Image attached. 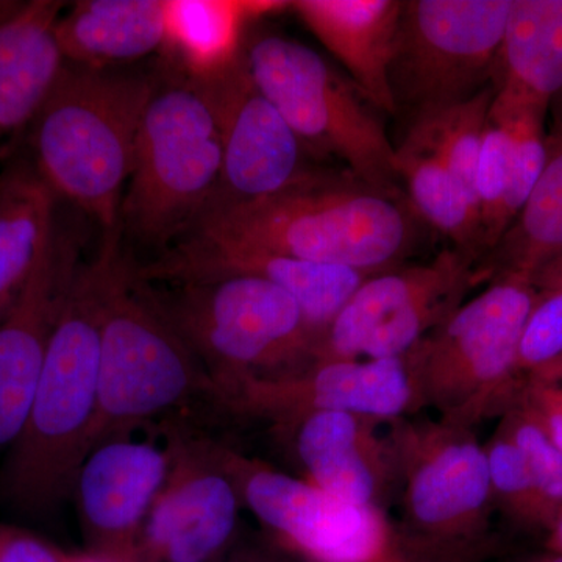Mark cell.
Wrapping results in <instances>:
<instances>
[{
  "label": "cell",
  "mask_w": 562,
  "mask_h": 562,
  "mask_svg": "<svg viewBox=\"0 0 562 562\" xmlns=\"http://www.w3.org/2000/svg\"><path fill=\"white\" fill-rule=\"evenodd\" d=\"M122 233L102 236L83 260L52 336L31 412L0 468V502L31 519H46L70 498L90 453L98 409L103 299Z\"/></svg>",
  "instance_id": "6da1fadb"
},
{
  "label": "cell",
  "mask_w": 562,
  "mask_h": 562,
  "mask_svg": "<svg viewBox=\"0 0 562 562\" xmlns=\"http://www.w3.org/2000/svg\"><path fill=\"white\" fill-rule=\"evenodd\" d=\"M416 236L412 210L398 195L321 171L269 198L209 214L183 238L375 276L394 269Z\"/></svg>",
  "instance_id": "7a4b0ae2"
},
{
  "label": "cell",
  "mask_w": 562,
  "mask_h": 562,
  "mask_svg": "<svg viewBox=\"0 0 562 562\" xmlns=\"http://www.w3.org/2000/svg\"><path fill=\"white\" fill-rule=\"evenodd\" d=\"M160 81L66 61L22 147L63 205L94 222L102 236L122 232L136 136Z\"/></svg>",
  "instance_id": "3957f363"
},
{
  "label": "cell",
  "mask_w": 562,
  "mask_h": 562,
  "mask_svg": "<svg viewBox=\"0 0 562 562\" xmlns=\"http://www.w3.org/2000/svg\"><path fill=\"white\" fill-rule=\"evenodd\" d=\"M192 402L220 408L209 373L166 319L150 284L140 279L121 241L103 299L98 409L90 452Z\"/></svg>",
  "instance_id": "277c9868"
},
{
  "label": "cell",
  "mask_w": 562,
  "mask_h": 562,
  "mask_svg": "<svg viewBox=\"0 0 562 562\" xmlns=\"http://www.w3.org/2000/svg\"><path fill=\"white\" fill-rule=\"evenodd\" d=\"M536 299L530 280L498 277L428 333L403 357L417 406H431L439 422L465 430L505 413L525 383L517 355Z\"/></svg>",
  "instance_id": "5b68a950"
},
{
  "label": "cell",
  "mask_w": 562,
  "mask_h": 562,
  "mask_svg": "<svg viewBox=\"0 0 562 562\" xmlns=\"http://www.w3.org/2000/svg\"><path fill=\"white\" fill-rule=\"evenodd\" d=\"M222 147L209 99L169 72L140 120L121 209L122 233L166 250L201 221L221 176Z\"/></svg>",
  "instance_id": "8992f818"
},
{
  "label": "cell",
  "mask_w": 562,
  "mask_h": 562,
  "mask_svg": "<svg viewBox=\"0 0 562 562\" xmlns=\"http://www.w3.org/2000/svg\"><path fill=\"white\" fill-rule=\"evenodd\" d=\"M149 284L216 391L244 376L286 375L316 361L319 336L297 302L269 281L233 276L162 291Z\"/></svg>",
  "instance_id": "52a82bcc"
},
{
  "label": "cell",
  "mask_w": 562,
  "mask_h": 562,
  "mask_svg": "<svg viewBox=\"0 0 562 562\" xmlns=\"http://www.w3.org/2000/svg\"><path fill=\"white\" fill-rule=\"evenodd\" d=\"M244 57L310 157L338 158L355 179L401 194L395 147L375 106L322 55L279 33L249 32Z\"/></svg>",
  "instance_id": "ba28073f"
},
{
  "label": "cell",
  "mask_w": 562,
  "mask_h": 562,
  "mask_svg": "<svg viewBox=\"0 0 562 562\" xmlns=\"http://www.w3.org/2000/svg\"><path fill=\"white\" fill-rule=\"evenodd\" d=\"M391 442L402 482L395 549L441 560L482 541L494 495L486 450L472 430L439 420L397 425Z\"/></svg>",
  "instance_id": "9c48e42d"
},
{
  "label": "cell",
  "mask_w": 562,
  "mask_h": 562,
  "mask_svg": "<svg viewBox=\"0 0 562 562\" xmlns=\"http://www.w3.org/2000/svg\"><path fill=\"white\" fill-rule=\"evenodd\" d=\"M513 0H406L391 63L395 109L413 120L491 87Z\"/></svg>",
  "instance_id": "30bf717a"
},
{
  "label": "cell",
  "mask_w": 562,
  "mask_h": 562,
  "mask_svg": "<svg viewBox=\"0 0 562 562\" xmlns=\"http://www.w3.org/2000/svg\"><path fill=\"white\" fill-rule=\"evenodd\" d=\"M480 281L476 261L446 249L425 265L369 277L317 347V360L403 358L461 305Z\"/></svg>",
  "instance_id": "8fae6325"
},
{
  "label": "cell",
  "mask_w": 562,
  "mask_h": 562,
  "mask_svg": "<svg viewBox=\"0 0 562 562\" xmlns=\"http://www.w3.org/2000/svg\"><path fill=\"white\" fill-rule=\"evenodd\" d=\"M214 454L249 509L283 546L308 562H392L395 546L383 512L350 505L213 441Z\"/></svg>",
  "instance_id": "7c38bea8"
},
{
  "label": "cell",
  "mask_w": 562,
  "mask_h": 562,
  "mask_svg": "<svg viewBox=\"0 0 562 562\" xmlns=\"http://www.w3.org/2000/svg\"><path fill=\"white\" fill-rule=\"evenodd\" d=\"M168 479L151 506L136 562H222L235 550L243 502L213 441L169 425Z\"/></svg>",
  "instance_id": "4fadbf2b"
},
{
  "label": "cell",
  "mask_w": 562,
  "mask_h": 562,
  "mask_svg": "<svg viewBox=\"0 0 562 562\" xmlns=\"http://www.w3.org/2000/svg\"><path fill=\"white\" fill-rule=\"evenodd\" d=\"M198 85L216 117L222 147L220 180L201 220L269 198L321 172L310 165L308 151L255 83L244 55L217 79Z\"/></svg>",
  "instance_id": "5bb4252c"
},
{
  "label": "cell",
  "mask_w": 562,
  "mask_h": 562,
  "mask_svg": "<svg viewBox=\"0 0 562 562\" xmlns=\"http://www.w3.org/2000/svg\"><path fill=\"white\" fill-rule=\"evenodd\" d=\"M217 395L222 412L271 420L280 428L324 412L395 420L417 406L405 358L317 360L286 375L244 376Z\"/></svg>",
  "instance_id": "9a60e30c"
},
{
  "label": "cell",
  "mask_w": 562,
  "mask_h": 562,
  "mask_svg": "<svg viewBox=\"0 0 562 562\" xmlns=\"http://www.w3.org/2000/svg\"><path fill=\"white\" fill-rule=\"evenodd\" d=\"M83 220L61 206L31 279L0 322V452L13 446L31 412L52 336L85 260Z\"/></svg>",
  "instance_id": "2e32d148"
},
{
  "label": "cell",
  "mask_w": 562,
  "mask_h": 562,
  "mask_svg": "<svg viewBox=\"0 0 562 562\" xmlns=\"http://www.w3.org/2000/svg\"><path fill=\"white\" fill-rule=\"evenodd\" d=\"M168 472L166 446L125 436L91 450L70 494L87 554L102 562H136L140 532Z\"/></svg>",
  "instance_id": "e0dca14e"
},
{
  "label": "cell",
  "mask_w": 562,
  "mask_h": 562,
  "mask_svg": "<svg viewBox=\"0 0 562 562\" xmlns=\"http://www.w3.org/2000/svg\"><path fill=\"white\" fill-rule=\"evenodd\" d=\"M136 272L149 283L166 284L233 276L257 277L288 292L321 339L351 295L372 277L344 266L322 265L246 247L214 246L190 238L179 239L147 265H136Z\"/></svg>",
  "instance_id": "ac0fdd59"
},
{
  "label": "cell",
  "mask_w": 562,
  "mask_h": 562,
  "mask_svg": "<svg viewBox=\"0 0 562 562\" xmlns=\"http://www.w3.org/2000/svg\"><path fill=\"white\" fill-rule=\"evenodd\" d=\"M379 419L358 414H308L283 427L308 482L350 503L382 512V501L395 480L392 442L376 435Z\"/></svg>",
  "instance_id": "d6986e66"
},
{
  "label": "cell",
  "mask_w": 562,
  "mask_h": 562,
  "mask_svg": "<svg viewBox=\"0 0 562 562\" xmlns=\"http://www.w3.org/2000/svg\"><path fill=\"white\" fill-rule=\"evenodd\" d=\"M66 3L31 0L0 22V168L24 147L63 68L55 24Z\"/></svg>",
  "instance_id": "ffe728a7"
},
{
  "label": "cell",
  "mask_w": 562,
  "mask_h": 562,
  "mask_svg": "<svg viewBox=\"0 0 562 562\" xmlns=\"http://www.w3.org/2000/svg\"><path fill=\"white\" fill-rule=\"evenodd\" d=\"M299 20L349 72L361 94L387 114H397L391 63L401 22L398 0H297Z\"/></svg>",
  "instance_id": "44dd1931"
},
{
  "label": "cell",
  "mask_w": 562,
  "mask_h": 562,
  "mask_svg": "<svg viewBox=\"0 0 562 562\" xmlns=\"http://www.w3.org/2000/svg\"><path fill=\"white\" fill-rule=\"evenodd\" d=\"M290 2L273 0H165L162 57L169 72L205 83L241 60L254 22Z\"/></svg>",
  "instance_id": "7402d4cb"
},
{
  "label": "cell",
  "mask_w": 562,
  "mask_h": 562,
  "mask_svg": "<svg viewBox=\"0 0 562 562\" xmlns=\"http://www.w3.org/2000/svg\"><path fill=\"white\" fill-rule=\"evenodd\" d=\"M165 0H80L55 24L63 57L90 68H121L161 50Z\"/></svg>",
  "instance_id": "603a6c76"
},
{
  "label": "cell",
  "mask_w": 562,
  "mask_h": 562,
  "mask_svg": "<svg viewBox=\"0 0 562 562\" xmlns=\"http://www.w3.org/2000/svg\"><path fill=\"white\" fill-rule=\"evenodd\" d=\"M61 206L24 151L0 168V322L31 279Z\"/></svg>",
  "instance_id": "cb8c5ba5"
},
{
  "label": "cell",
  "mask_w": 562,
  "mask_h": 562,
  "mask_svg": "<svg viewBox=\"0 0 562 562\" xmlns=\"http://www.w3.org/2000/svg\"><path fill=\"white\" fill-rule=\"evenodd\" d=\"M501 61L502 87L549 105L562 90V0H513Z\"/></svg>",
  "instance_id": "d4e9b609"
},
{
  "label": "cell",
  "mask_w": 562,
  "mask_h": 562,
  "mask_svg": "<svg viewBox=\"0 0 562 562\" xmlns=\"http://www.w3.org/2000/svg\"><path fill=\"white\" fill-rule=\"evenodd\" d=\"M562 255V147L547 160L516 220L476 265L480 280L532 276Z\"/></svg>",
  "instance_id": "484cf974"
},
{
  "label": "cell",
  "mask_w": 562,
  "mask_h": 562,
  "mask_svg": "<svg viewBox=\"0 0 562 562\" xmlns=\"http://www.w3.org/2000/svg\"><path fill=\"white\" fill-rule=\"evenodd\" d=\"M395 171L408 190L417 216L479 265L484 255L479 206L446 165L432 155L398 146Z\"/></svg>",
  "instance_id": "4316f807"
},
{
  "label": "cell",
  "mask_w": 562,
  "mask_h": 562,
  "mask_svg": "<svg viewBox=\"0 0 562 562\" xmlns=\"http://www.w3.org/2000/svg\"><path fill=\"white\" fill-rule=\"evenodd\" d=\"M495 91L491 85L471 99L417 116L401 144L442 161L475 202L476 161Z\"/></svg>",
  "instance_id": "83f0119b"
},
{
  "label": "cell",
  "mask_w": 562,
  "mask_h": 562,
  "mask_svg": "<svg viewBox=\"0 0 562 562\" xmlns=\"http://www.w3.org/2000/svg\"><path fill=\"white\" fill-rule=\"evenodd\" d=\"M547 106L502 85H498L492 101L491 113L506 125L512 143L509 184L503 209L506 231L530 198L549 160L543 133Z\"/></svg>",
  "instance_id": "f1b7e54d"
},
{
  "label": "cell",
  "mask_w": 562,
  "mask_h": 562,
  "mask_svg": "<svg viewBox=\"0 0 562 562\" xmlns=\"http://www.w3.org/2000/svg\"><path fill=\"white\" fill-rule=\"evenodd\" d=\"M486 450L494 503L525 527L549 530L550 519L519 447L498 427Z\"/></svg>",
  "instance_id": "f546056e"
},
{
  "label": "cell",
  "mask_w": 562,
  "mask_h": 562,
  "mask_svg": "<svg viewBox=\"0 0 562 562\" xmlns=\"http://www.w3.org/2000/svg\"><path fill=\"white\" fill-rule=\"evenodd\" d=\"M509 158L512 143L508 128L501 117L490 111L475 168V195L482 222L483 258L497 246L506 232L503 209L509 184Z\"/></svg>",
  "instance_id": "4dcf8cb0"
},
{
  "label": "cell",
  "mask_w": 562,
  "mask_h": 562,
  "mask_svg": "<svg viewBox=\"0 0 562 562\" xmlns=\"http://www.w3.org/2000/svg\"><path fill=\"white\" fill-rule=\"evenodd\" d=\"M502 416L501 425L522 452L552 527L562 512V452L517 398Z\"/></svg>",
  "instance_id": "1f68e13d"
},
{
  "label": "cell",
  "mask_w": 562,
  "mask_h": 562,
  "mask_svg": "<svg viewBox=\"0 0 562 562\" xmlns=\"http://www.w3.org/2000/svg\"><path fill=\"white\" fill-rule=\"evenodd\" d=\"M562 355V284L538 290L517 355V369L527 379Z\"/></svg>",
  "instance_id": "d6a6232c"
},
{
  "label": "cell",
  "mask_w": 562,
  "mask_h": 562,
  "mask_svg": "<svg viewBox=\"0 0 562 562\" xmlns=\"http://www.w3.org/2000/svg\"><path fill=\"white\" fill-rule=\"evenodd\" d=\"M517 402L541 425L562 452V383L525 379Z\"/></svg>",
  "instance_id": "836d02e7"
},
{
  "label": "cell",
  "mask_w": 562,
  "mask_h": 562,
  "mask_svg": "<svg viewBox=\"0 0 562 562\" xmlns=\"http://www.w3.org/2000/svg\"><path fill=\"white\" fill-rule=\"evenodd\" d=\"M0 562H69V554L31 530L0 524Z\"/></svg>",
  "instance_id": "e575fe53"
},
{
  "label": "cell",
  "mask_w": 562,
  "mask_h": 562,
  "mask_svg": "<svg viewBox=\"0 0 562 562\" xmlns=\"http://www.w3.org/2000/svg\"><path fill=\"white\" fill-rule=\"evenodd\" d=\"M531 283L536 290L554 286V284H562V255L558 257L557 260L550 261L549 265L539 269V271L532 276Z\"/></svg>",
  "instance_id": "d590c367"
},
{
  "label": "cell",
  "mask_w": 562,
  "mask_h": 562,
  "mask_svg": "<svg viewBox=\"0 0 562 562\" xmlns=\"http://www.w3.org/2000/svg\"><path fill=\"white\" fill-rule=\"evenodd\" d=\"M527 379L547 380V382H561L562 383V355L557 360L549 362L543 368L538 369L528 375Z\"/></svg>",
  "instance_id": "8d00e7d4"
},
{
  "label": "cell",
  "mask_w": 562,
  "mask_h": 562,
  "mask_svg": "<svg viewBox=\"0 0 562 562\" xmlns=\"http://www.w3.org/2000/svg\"><path fill=\"white\" fill-rule=\"evenodd\" d=\"M546 549L549 553L562 554V512L547 531Z\"/></svg>",
  "instance_id": "74e56055"
},
{
  "label": "cell",
  "mask_w": 562,
  "mask_h": 562,
  "mask_svg": "<svg viewBox=\"0 0 562 562\" xmlns=\"http://www.w3.org/2000/svg\"><path fill=\"white\" fill-rule=\"evenodd\" d=\"M222 562H291L288 560H283L280 557H271V554H260V553H236V550H233L227 558H225Z\"/></svg>",
  "instance_id": "f35d334b"
},
{
  "label": "cell",
  "mask_w": 562,
  "mask_h": 562,
  "mask_svg": "<svg viewBox=\"0 0 562 562\" xmlns=\"http://www.w3.org/2000/svg\"><path fill=\"white\" fill-rule=\"evenodd\" d=\"M21 5L22 2H14V0H0V22L10 18Z\"/></svg>",
  "instance_id": "ab89813d"
},
{
  "label": "cell",
  "mask_w": 562,
  "mask_h": 562,
  "mask_svg": "<svg viewBox=\"0 0 562 562\" xmlns=\"http://www.w3.org/2000/svg\"><path fill=\"white\" fill-rule=\"evenodd\" d=\"M525 562H562V554L549 553V554H546V557L535 558V560L525 561Z\"/></svg>",
  "instance_id": "60d3db41"
},
{
  "label": "cell",
  "mask_w": 562,
  "mask_h": 562,
  "mask_svg": "<svg viewBox=\"0 0 562 562\" xmlns=\"http://www.w3.org/2000/svg\"><path fill=\"white\" fill-rule=\"evenodd\" d=\"M69 562H102L94 560L90 554H69Z\"/></svg>",
  "instance_id": "b9f144b4"
}]
</instances>
